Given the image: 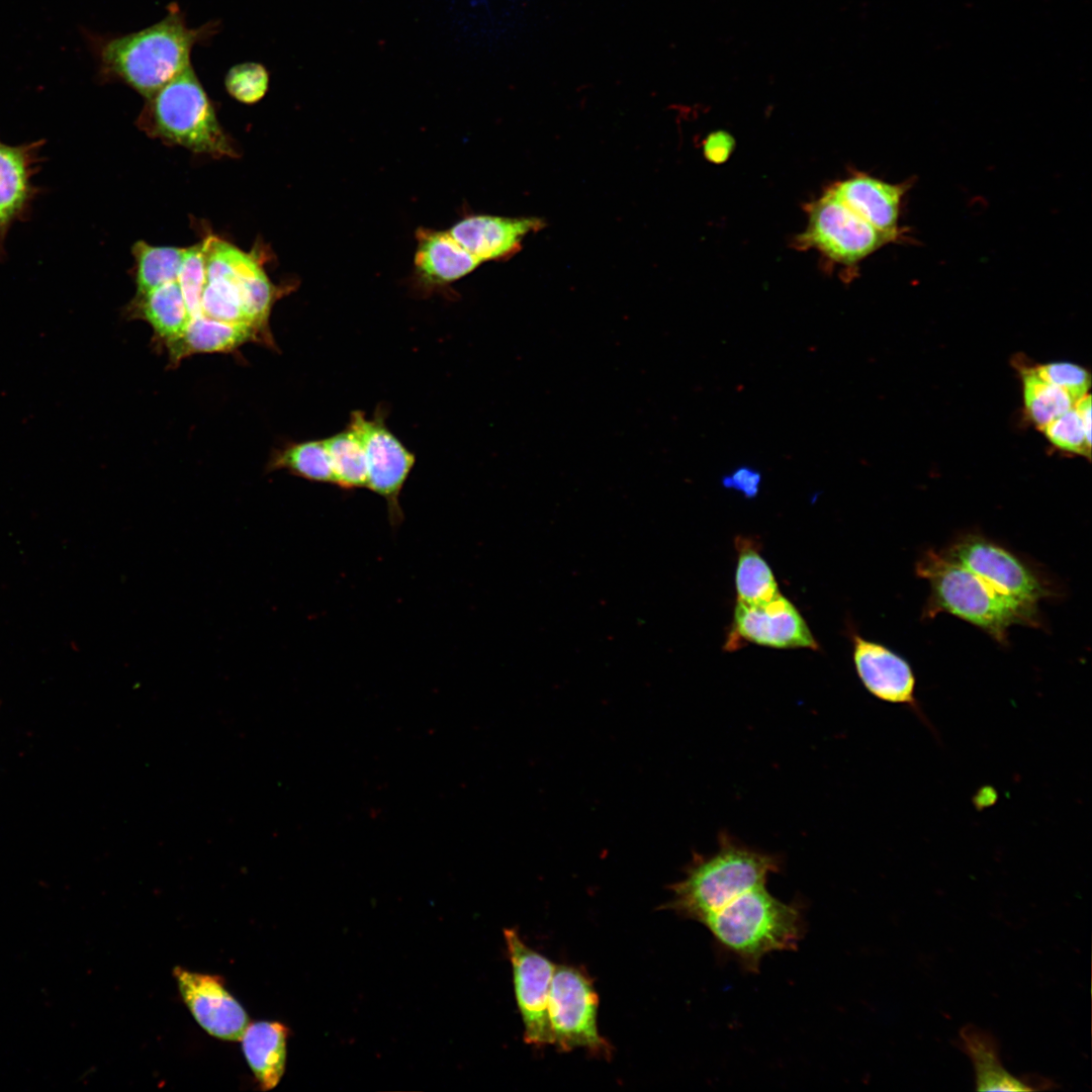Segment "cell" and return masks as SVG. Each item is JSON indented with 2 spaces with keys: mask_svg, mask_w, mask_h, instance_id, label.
I'll list each match as a JSON object with an SVG mask.
<instances>
[{
  "mask_svg": "<svg viewBox=\"0 0 1092 1092\" xmlns=\"http://www.w3.org/2000/svg\"><path fill=\"white\" fill-rule=\"evenodd\" d=\"M217 23L187 25L176 3L166 16L141 30L102 34L82 27L81 34L95 61L97 80L123 83L146 99L191 66L193 48L216 32Z\"/></svg>",
  "mask_w": 1092,
  "mask_h": 1092,
  "instance_id": "1",
  "label": "cell"
},
{
  "mask_svg": "<svg viewBox=\"0 0 1092 1092\" xmlns=\"http://www.w3.org/2000/svg\"><path fill=\"white\" fill-rule=\"evenodd\" d=\"M804 906L783 902L765 885L752 888L702 924L723 954L748 973H758L762 959L775 951L796 950L805 933Z\"/></svg>",
  "mask_w": 1092,
  "mask_h": 1092,
  "instance_id": "2",
  "label": "cell"
},
{
  "mask_svg": "<svg viewBox=\"0 0 1092 1092\" xmlns=\"http://www.w3.org/2000/svg\"><path fill=\"white\" fill-rule=\"evenodd\" d=\"M781 866L777 855L752 849L721 832L714 853H694L684 879L670 885L672 896L664 908L702 923L744 892L765 885Z\"/></svg>",
  "mask_w": 1092,
  "mask_h": 1092,
  "instance_id": "3",
  "label": "cell"
},
{
  "mask_svg": "<svg viewBox=\"0 0 1092 1092\" xmlns=\"http://www.w3.org/2000/svg\"><path fill=\"white\" fill-rule=\"evenodd\" d=\"M916 573L930 587L924 613L929 618L938 613L950 614L977 626L1001 644L1007 641L1012 626L1038 623V613L1005 598L941 550L926 551L916 564Z\"/></svg>",
  "mask_w": 1092,
  "mask_h": 1092,
  "instance_id": "4",
  "label": "cell"
},
{
  "mask_svg": "<svg viewBox=\"0 0 1092 1092\" xmlns=\"http://www.w3.org/2000/svg\"><path fill=\"white\" fill-rule=\"evenodd\" d=\"M139 125L151 136L197 154H237L191 66L147 98Z\"/></svg>",
  "mask_w": 1092,
  "mask_h": 1092,
  "instance_id": "5",
  "label": "cell"
},
{
  "mask_svg": "<svg viewBox=\"0 0 1092 1092\" xmlns=\"http://www.w3.org/2000/svg\"><path fill=\"white\" fill-rule=\"evenodd\" d=\"M599 995L582 969L556 965L552 977L548 1018L552 1044L559 1052L582 1048L599 1057H610L612 1046L600 1033Z\"/></svg>",
  "mask_w": 1092,
  "mask_h": 1092,
  "instance_id": "6",
  "label": "cell"
},
{
  "mask_svg": "<svg viewBox=\"0 0 1092 1092\" xmlns=\"http://www.w3.org/2000/svg\"><path fill=\"white\" fill-rule=\"evenodd\" d=\"M807 225L797 237L801 249H814L844 267H855L887 244L894 243L850 210L830 188L807 205Z\"/></svg>",
  "mask_w": 1092,
  "mask_h": 1092,
  "instance_id": "7",
  "label": "cell"
},
{
  "mask_svg": "<svg viewBox=\"0 0 1092 1092\" xmlns=\"http://www.w3.org/2000/svg\"><path fill=\"white\" fill-rule=\"evenodd\" d=\"M941 551L1028 611L1038 613V603L1051 595L1050 588L1033 568L981 534L959 536Z\"/></svg>",
  "mask_w": 1092,
  "mask_h": 1092,
  "instance_id": "8",
  "label": "cell"
},
{
  "mask_svg": "<svg viewBox=\"0 0 1092 1092\" xmlns=\"http://www.w3.org/2000/svg\"><path fill=\"white\" fill-rule=\"evenodd\" d=\"M348 426L356 432L364 447L366 487L385 499L390 526H399L404 518L399 495L415 465L414 453L387 428L382 408L376 411L373 418L360 411L352 412Z\"/></svg>",
  "mask_w": 1092,
  "mask_h": 1092,
  "instance_id": "9",
  "label": "cell"
},
{
  "mask_svg": "<svg viewBox=\"0 0 1092 1092\" xmlns=\"http://www.w3.org/2000/svg\"><path fill=\"white\" fill-rule=\"evenodd\" d=\"M512 966L516 1001L524 1025V1040L542 1048L552 1044L548 1002L556 965L534 950L514 928L504 929Z\"/></svg>",
  "mask_w": 1092,
  "mask_h": 1092,
  "instance_id": "10",
  "label": "cell"
},
{
  "mask_svg": "<svg viewBox=\"0 0 1092 1092\" xmlns=\"http://www.w3.org/2000/svg\"><path fill=\"white\" fill-rule=\"evenodd\" d=\"M746 641L772 648L818 649V643L797 608L781 593L758 604L736 603L725 648Z\"/></svg>",
  "mask_w": 1092,
  "mask_h": 1092,
  "instance_id": "11",
  "label": "cell"
},
{
  "mask_svg": "<svg viewBox=\"0 0 1092 1092\" xmlns=\"http://www.w3.org/2000/svg\"><path fill=\"white\" fill-rule=\"evenodd\" d=\"M172 974L183 1002L203 1030L221 1040H241L250 1019L221 977L180 966Z\"/></svg>",
  "mask_w": 1092,
  "mask_h": 1092,
  "instance_id": "12",
  "label": "cell"
},
{
  "mask_svg": "<svg viewBox=\"0 0 1092 1092\" xmlns=\"http://www.w3.org/2000/svg\"><path fill=\"white\" fill-rule=\"evenodd\" d=\"M206 239V276L219 275L230 279L240 291L250 324L261 333H268L271 308L286 289L270 281L259 259L253 255L214 236Z\"/></svg>",
  "mask_w": 1092,
  "mask_h": 1092,
  "instance_id": "13",
  "label": "cell"
},
{
  "mask_svg": "<svg viewBox=\"0 0 1092 1092\" xmlns=\"http://www.w3.org/2000/svg\"><path fill=\"white\" fill-rule=\"evenodd\" d=\"M853 661L859 679L873 696L905 706L934 733L916 698V678L906 659L880 643L854 634Z\"/></svg>",
  "mask_w": 1092,
  "mask_h": 1092,
  "instance_id": "14",
  "label": "cell"
},
{
  "mask_svg": "<svg viewBox=\"0 0 1092 1092\" xmlns=\"http://www.w3.org/2000/svg\"><path fill=\"white\" fill-rule=\"evenodd\" d=\"M416 239L413 283L426 295L446 290L481 264L449 231L419 228Z\"/></svg>",
  "mask_w": 1092,
  "mask_h": 1092,
  "instance_id": "15",
  "label": "cell"
},
{
  "mask_svg": "<svg viewBox=\"0 0 1092 1092\" xmlns=\"http://www.w3.org/2000/svg\"><path fill=\"white\" fill-rule=\"evenodd\" d=\"M44 142L10 145L0 139V218L8 229L30 216L41 192L33 179L43 161Z\"/></svg>",
  "mask_w": 1092,
  "mask_h": 1092,
  "instance_id": "16",
  "label": "cell"
},
{
  "mask_svg": "<svg viewBox=\"0 0 1092 1092\" xmlns=\"http://www.w3.org/2000/svg\"><path fill=\"white\" fill-rule=\"evenodd\" d=\"M908 182L890 183L866 173H855L830 186L832 192L855 214L896 243Z\"/></svg>",
  "mask_w": 1092,
  "mask_h": 1092,
  "instance_id": "17",
  "label": "cell"
},
{
  "mask_svg": "<svg viewBox=\"0 0 1092 1092\" xmlns=\"http://www.w3.org/2000/svg\"><path fill=\"white\" fill-rule=\"evenodd\" d=\"M542 225V220L537 218L476 214L463 217L448 231L482 263L510 258L520 250L523 239Z\"/></svg>",
  "mask_w": 1092,
  "mask_h": 1092,
  "instance_id": "18",
  "label": "cell"
},
{
  "mask_svg": "<svg viewBox=\"0 0 1092 1092\" xmlns=\"http://www.w3.org/2000/svg\"><path fill=\"white\" fill-rule=\"evenodd\" d=\"M958 1044L974 1066L978 1091L1039 1090L1035 1084L1052 1088V1082L1046 1079L1031 1081L1010 1074L1001 1062L998 1042L989 1031L973 1024L966 1025L960 1031Z\"/></svg>",
  "mask_w": 1092,
  "mask_h": 1092,
  "instance_id": "19",
  "label": "cell"
},
{
  "mask_svg": "<svg viewBox=\"0 0 1092 1092\" xmlns=\"http://www.w3.org/2000/svg\"><path fill=\"white\" fill-rule=\"evenodd\" d=\"M289 1030L278 1021L249 1023L241 1038L245 1059L262 1091L275 1088L286 1066Z\"/></svg>",
  "mask_w": 1092,
  "mask_h": 1092,
  "instance_id": "20",
  "label": "cell"
},
{
  "mask_svg": "<svg viewBox=\"0 0 1092 1092\" xmlns=\"http://www.w3.org/2000/svg\"><path fill=\"white\" fill-rule=\"evenodd\" d=\"M257 329L239 324L224 323L203 315L190 318L183 333L167 343L172 361L197 353L229 352L251 340L257 339Z\"/></svg>",
  "mask_w": 1092,
  "mask_h": 1092,
  "instance_id": "21",
  "label": "cell"
},
{
  "mask_svg": "<svg viewBox=\"0 0 1092 1092\" xmlns=\"http://www.w3.org/2000/svg\"><path fill=\"white\" fill-rule=\"evenodd\" d=\"M132 304L134 314L145 320L166 344L178 338L190 320L177 280L135 296Z\"/></svg>",
  "mask_w": 1092,
  "mask_h": 1092,
  "instance_id": "22",
  "label": "cell"
},
{
  "mask_svg": "<svg viewBox=\"0 0 1092 1092\" xmlns=\"http://www.w3.org/2000/svg\"><path fill=\"white\" fill-rule=\"evenodd\" d=\"M269 469L286 470L309 481L334 484L332 463L324 439L283 447L273 454Z\"/></svg>",
  "mask_w": 1092,
  "mask_h": 1092,
  "instance_id": "23",
  "label": "cell"
},
{
  "mask_svg": "<svg viewBox=\"0 0 1092 1092\" xmlns=\"http://www.w3.org/2000/svg\"><path fill=\"white\" fill-rule=\"evenodd\" d=\"M324 442L332 463L334 484L346 490L366 487V457L356 432L347 425Z\"/></svg>",
  "mask_w": 1092,
  "mask_h": 1092,
  "instance_id": "24",
  "label": "cell"
},
{
  "mask_svg": "<svg viewBox=\"0 0 1092 1092\" xmlns=\"http://www.w3.org/2000/svg\"><path fill=\"white\" fill-rule=\"evenodd\" d=\"M136 263V295L177 280L186 248L157 247L139 241L132 246Z\"/></svg>",
  "mask_w": 1092,
  "mask_h": 1092,
  "instance_id": "25",
  "label": "cell"
},
{
  "mask_svg": "<svg viewBox=\"0 0 1092 1092\" xmlns=\"http://www.w3.org/2000/svg\"><path fill=\"white\" fill-rule=\"evenodd\" d=\"M738 550L735 574L737 602L758 604L772 599L780 592L769 565L744 540L738 541Z\"/></svg>",
  "mask_w": 1092,
  "mask_h": 1092,
  "instance_id": "26",
  "label": "cell"
},
{
  "mask_svg": "<svg viewBox=\"0 0 1092 1092\" xmlns=\"http://www.w3.org/2000/svg\"><path fill=\"white\" fill-rule=\"evenodd\" d=\"M1022 379L1027 414L1041 429L1077 401L1064 389L1040 379L1032 368L1022 373Z\"/></svg>",
  "mask_w": 1092,
  "mask_h": 1092,
  "instance_id": "27",
  "label": "cell"
},
{
  "mask_svg": "<svg viewBox=\"0 0 1092 1092\" xmlns=\"http://www.w3.org/2000/svg\"><path fill=\"white\" fill-rule=\"evenodd\" d=\"M206 247L205 239L186 248L177 278L190 318L201 313L200 299L206 284Z\"/></svg>",
  "mask_w": 1092,
  "mask_h": 1092,
  "instance_id": "28",
  "label": "cell"
},
{
  "mask_svg": "<svg viewBox=\"0 0 1092 1092\" xmlns=\"http://www.w3.org/2000/svg\"><path fill=\"white\" fill-rule=\"evenodd\" d=\"M226 91L240 102L253 104L264 97L269 86V73L258 63L248 62L232 67L224 79Z\"/></svg>",
  "mask_w": 1092,
  "mask_h": 1092,
  "instance_id": "29",
  "label": "cell"
},
{
  "mask_svg": "<svg viewBox=\"0 0 1092 1092\" xmlns=\"http://www.w3.org/2000/svg\"><path fill=\"white\" fill-rule=\"evenodd\" d=\"M1042 430L1056 447L1090 458L1091 440L1085 433L1075 405L1053 420Z\"/></svg>",
  "mask_w": 1092,
  "mask_h": 1092,
  "instance_id": "30",
  "label": "cell"
},
{
  "mask_svg": "<svg viewBox=\"0 0 1092 1092\" xmlns=\"http://www.w3.org/2000/svg\"><path fill=\"white\" fill-rule=\"evenodd\" d=\"M1032 369L1040 379L1064 389L1076 400L1084 396L1090 387L1089 373L1077 364L1054 362Z\"/></svg>",
  "mask_w": 1092,
  "mask_h": 1092,
  "instance_id": "31",
  "label": "cell"
},
{
  "mask_svg": "<svg viewBox=\"0 0 1092 1092\" xmlns=\"http://www.w3.org/2000/svg\"><path fill=\"white\" fill-rule=\"evenodd\" d=\"M760 481V472L746 465L735 468L721 480L724 487L739 491L747 498L756 496Z\"/></svg>",
  "mask_w": 1092,
  "mask_h": 1092,
  "instance_id": "32",
  "label": "cell"
},
{
  "mask_svg": "<svg viewBox=\"0 0 1092 1092\" xmlns=\"http://www.w3.org/2000/svg\"><path fill=\"white\" fill-rule=\"evenodd\" d=\"M735 140L728 131L719 129L710 132L703 142L706 160L713 164L727 162L735 149Z\"/></svg>",
  "mask_w": 1092,
  "mask_h": 1092,
  "instance_id": "33",
  "label": "cell"
},
{
  "mask_svg": "<svg viewBox=\"0 0 1092 1092\" xmlns=\"http://www.w3.org/2000/svg\"><path fill=\"white\" fill-rule=\"evenodd\" d=\"M9 230L0 218V260L6 257L5 243Z\"/></svg>",
  "mask_w": 1092,
  "mask_h": 1092,
  "instance_id": "34",
  "label": "cell"
}]
</instances>
